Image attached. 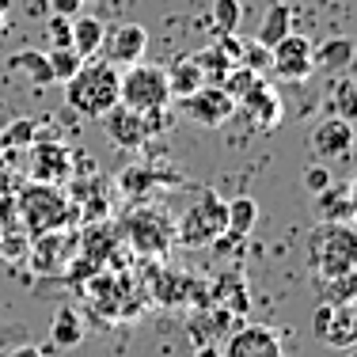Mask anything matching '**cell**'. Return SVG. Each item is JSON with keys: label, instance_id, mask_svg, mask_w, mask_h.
Listing matches in <instances>:
<instances>
[{"label": "cell", "instance_id": "cell-1", "mask_svg": "<svg viewBox=\"0 0 357 357\" xmlns=\"http://www.w3.org/2000/svg\"><path fill=\"white\" fill-rule=\"evenodd\" d=\"M118 80H122V69L110 61H84L76 69L73 80H65V103H69L76 114L84 118H103L110 107L118 103Z\"/></svg>", "mask_w": 357, "mask_h": 357}, {"label": "cell", "instance_id": "cell-2", "mask_svg": "<svg viewBox=\"0 0 357 357\" xmlns=\"http://www.w3.org/2000/svg\"><path fill=\"white\" fill-rule=\"evenodd\" d=\"M20 206V217H23V228L27 236H42V232H54V228H69L80 209L76 202L65 198L61 186H50V183H31L27 190L15 198Z\"/></svg>", "mask_w": 357, "mask_h": 357}, {"label": "cell", "instance_id": "cell-3", "mask_svg": "<svg viewBox=\"0 0 357 357\" xmlns=\"http://www.w3.org/2000/svg\"><path fill=\"white\" fill-rule=\"evenodd\" d=\"M312 270L319 278H338L357 270V232L350 225H323L312 232Z\"/></svg>", "mask_w": 357, "mask_h": 357}, {"label": "cell", "instance_id": "cell-4", "mask_svg": "<svg viewBox=\"0 0 357 357\" xmlns=\"http://www.w3.org/2000/svg\"><path fill=\"white\" fill-rule=\"evenodd\" d=\"M118 103L130 110H167L172 103V88H167V73L164 65H126L122 80H118Z\"/></svg>", "mask_w": 357, "mask_h": 357}, {"label": "cell", "instance_id": "cell-5", "mask_svg": "<svg viewBox=\"0 0 357 357\" xmlns=\"http://www.w3.org/2000/svg\"><path fill=\"white\" fill-rule=\"evenodd\" d=\"M126 240H130L141 255H164L175 243V225L164 209L141 206L126 217Z\"/></svg>", "mask_w": 357, "mask_h": 357}, {"label": "cell", "instance_id": "cell-6", "mask_svg": "<svg viewBox=\"0 0 357 357\" xmlns=\"http://www.w3.org/2000/svg\"><path fill=\"white\" fill-rule=\"evenodd\" d=\"M103 122H107V137L118 144V149H141L144 141L152 137V133H160V122H164V110H130V107H122V103H114L103 114Z\"/></svg>", "mask_w": 357, "mask_h": 357}, {"label": "cell", "instance_id": "cell-7", "mask_svg": "<svg viewBox=\"0 0 357 357\" xmlns=\"http://www.w3.org/2000/svg\"><path fill=\"white\" fill-rule=\"evenodd\" d=\"M220 232H228L225 202H220L213 190H206V186H202V206H194L190 213L183 217V225H178L175 236L183 243H213Z\"/></svg>", "mask_w": 357, "mask_h": 357}, {"label": "cell", "instance_id": "cell-8", "mask_svg": "<svg viewBox=\"0 0 357 357\" xmlns=\"http://www.w3.org/2000/svg\"><path fill=\"white\" fill-rule=\"evenodd\" d=\"M175 103L183 110V118H190V122H198V126H209V130H213V126H225L236 110V99L228 96L220 84H202L198 91L175 99Z\"/></svg>", "mask_w": 357, "mask_h": 357}, {"label": "cell", "instance_id": "cell-9", "mask_svg": "<svg viewBox=\"0 0 357 357\" xmlns=\"http://www.w3.org/2000/svg\"><path fill=\"white\" fill-rule=\"evenodd\" d=\"M144 50H149V31L141 23H118V27H107L99 54H103V61L126 69V65L144 61Z\"/></svg>", "mask_w": 357, "mask_h": 357}, {"label": "cell", "instance_id": "cell-10", "mask_svg": "<svg viewBox=\"0 0 357 357\" xmlns=\"http://www.w3.org/2000/svg\"><path fill=\"white\" fill-rule=\"evenodd\" d=\"M73 175V152L61 141H35L31 144V183L61 186Z\"/></svg>", "mask_w": 357, "mask_h": 357}, {"label": "cell", "instance_id": "cell-11", "mask_svg": "<svg viewBox=\"0 0 357 357\" xmlns=\"http://www.w3.org/2000/svg\"><path fill=\"white\" fill-rule=\"evenodd\" d=\"M308 141H312V152H316V160L331 164V160H346V156H350L357 133H354V126L346 122V118L331 114V118H323L316 130H312Z\"/></svg>", "mask_w": 357, "mask_h": 357}, {"label": "cell", "instance_id": "cell-12", "mask_svg": "<svg viewBox=\"0 0 357 357\" xmlns=\"http://www.w3.org/2000/svg\"><path fill=\"white\" fill-rule=\"evenodd\" d=\"M220 357H285V350L270 327H243L225 342Z\"/></svg>", "mask_w": 357, "mask_h": 357}, {"label": "cell", "instance_id": "cell-13", "mask_svg": "<svg viewBox=\"0 0 357 357\" xmlns=\"http://www.w3.org/2000/svg\"><path fill=\"white\" fill-rule=\"evenodd\" d=\"M240 103L248 107V114L259 122V130H274V126L282 122V99H278V91L270 88L262 76L240 96Z\"/></svg>", "mask_w": 357, "mask_h": 357}, {"label": "cell", "instance_id": "cell-14", "mask_svg": "<svg viewBox=\"0 0 357 357\" xmlns=\"http://www.w3.org/2000/svg\"><path fill=\"white\" fill-rule=\"evenodd\" d=\"M354 61H357V42L350 35H335L312 46V65L323 73H346Z\"/></svg>", "mask_w": 357, "mask_h": 357}, {"label": "cell", "instance_id": "cell-15", "mask_svg": "<svg viewBox=\"0 0 357 357\" xmlns=\"http://www.w3.org/2000/svg\"><path fill=\"white\" fill-rule=\"evenodd\" d=\"M167 73V88H172V99H183L190 96V91H198L202 84H206V73H202L198 57L186 54V57H175L172 65H164Z\"/></svg>", "mask_w": 357, "mask_h": 357}, {"label": "cell", "instance_id": "cell-16", "mask_svg": "<svg viewBox=\"0 0 357 357\" xmlns=\"http://www.w3.org/2000/svg\"><path fill=\"white\" fill-rule=\"evenodd\" d=\"M289 31H293V8H289V0H274V4L266 8V15H262L255 42H259V46H266V50H274L278 42L289 35Z\"/></svg>", "mask_w": 357, "mask_h": 357}, {"label": "cell", "instance_id": "cell-17", "mask_svg": "<svg viewBox=\"0 0 357 357\" xmlns=\"http://www.w3.org/2000/svg\"><path fill=\"white\" fill-rule=\"evenodd\" d=\"M160 183H183V175H175V172H152V167H144V164L126 167V172L118 175V186H122L126 194H133V198L156 190Z\"/></svg>", "mask_w": 357, "mask_h": 357}, {"label": "cell", "instance_id": "cell-18", "mask_svg": "<svg viewBox=\"0 0 357 357\" xmlns=\"http://www.w3.org/2000/svg\"><path fill=\"white\" fill-rule=\"evenodd\" d=\"M8 69L15 76H23V80L38 84V88H46V84H54V73H50V57L42 54V50H20V54L8 57Z\"/></svg>", "mask_w": 357, "mask_h": 357}, {"label": "cell", "instance_id": "cell-19", "mask_svg": "<svg viewBox=\"0 0 357 357\" xmlns=\"http://www.w3.org/2000/svg\"><path fill=\"white\" fill-rule=\"evenodd\" d=\"M50 342L54 350H76L84 342V323L76 316V308H57L50 319Z\"/></svg>", "mask_w": 357, "mask_h": 357}, {"label": "cell", "instance_id": "cell-20", "mask_svg": "<svg viewBox=\"0 0 357 357\" xmlns=\"http://www.w3.org/2000/svg\"><path fill=\"white\" fill-rule=\"evenodd\" d=\"M103 20H96V15H73V50L88 61V57L99 54V46H103Z\"/></svg>", "mask_w": 357, "mask_h": 357}, {"label": "cell", "instance_id": "cell-21", "mask_svg": "<svg viewBox=\"0 0 357 357\" xmlns=\"http://www.w3.org/2000/svg\"><path fill=\"white\" fill-rule=\"evenodd\" d=\"M225 220H228V232L248 236L251 228H255V220H259V202L248 198V194H240V198L225 202Z\"/></svg>", "mask_w": 357, "mask_h": 357}, {"label": "cell", "instance_id": "cell-22", "mask_svg": "<svg viewBox=\"0 0 357 357\" xmlns=\"http://www.w3.org/2000/svg\"><path fill=\"white\" fill-rule=\"evenodd\" d=\"M38 141V122L35 118H15L0 130V152H12V149H31Z\"/></svg>", "mask_w": 357, "mask_h": 357}, {"label": "cell", "instance_id": "cell-23", "mask_svg": "<svg viewBox=\"0 0 357 357\" xmlns=\"http://www.w3.org/2000/svg\"><path fill=\"white\" fill-rule=\"evenodd\" d=\"M213 27L220 35H236L240 31V20H243V0H213Z\"/></svg>", "mask_w": 357, "mask_h": 357}, {"label": "cell", "instance_id": "cell-24", "mask_svg": "<svg viewBox=\"0 0 357 357\" xmlns=\"http://www.w3.org/2000/svg\"><path fill=\"white\" fill-rule=\"evenodd\" d=\"M46 57H50V73H54V80H57V84L73 80V76H76V69H80V65H84V57L76 54L73 46H61V50H50Z\"/></svg>", "mask_w": 357, "mask_h": 357}, {"label": "cell", "instance_id": "cell-25", "mask_svg": "<svg viewBox=\"0 0 357 357\" xmlns=\"http://www.w3.org/2000/svg\"><path fill=\"white\" fill-rule=\"evenodd\" d=\"M323 285H327V304H350L357 296V270L350 274H338V278H323Z\"/></svg>", "mask_w": 357, "mask_h": 357}, {"label": "cell", "instance_id": "cell-26", "mask_svg": "<svg viewBox=\"0 0 357 357\" xmlns=\"http://www.w3.org/2000/svg\"><path fill=\"white\" fill-rule=\"evenodd\" d=\"M350 186H327L323 194H316L319 198V213L327 217V220H338L342 213H350Z\"/></svg>", "mask_w": 357, "mask_h": 357}, {"label": "cell", "instance_id": "cell-27", "mask_svg": "<svg viewBox=\"0 0 357 357\" xmlns=\"http://www.w3.org/2000/svg\"><path fill=\"white\" fill-rule=\"evenodd\" d=\"M331 103H335L338 118H346L350 126H357V80H342V84H338Z\"/></svg>", "mask_w": 357, "mask_h": 357}, {"label": "cell", "instance_id": "cell-28", "mask_svg": "<svg viewBox=\"0 0 357 357\" xmlns=\"http://www.w3.org/2000/svg\"><path fill=\"white\" fill-rule=\"evenodd\" d=\"M31 251V236L27 228L23 232H12V228H4V236H0V259L4 262H23Z\"/></svg>", "mask_w": 357, "mask_h": 357}, {"label": "cell", "instance_id": "cell-29", "mask_svg": "<svg viewBox=\"0 0 357 357\" xmlns=\"http://www.w3.org/2000/svg\"><path fill=\"white\" fill-rule=\"evenodd\" d=\"M198 57V65H202V73H206V84H220L225 80V73L232 69V61H228L225 54H220L217 46H209V50H202V54H194Z\"/></svg>", "mask_w": 357, "mask_h": 357}, {"label": "cell", "instance_id": "cell-30", "mask_svg": "<svg viewBox=\"0 0 357 357\" xmlns=\"http://www.w3.org/2000/svg\"><path fill=\"white\" fill-rule=\"evenodd\" d=\"M255 80H259V73H255V69H248V65H232V69L225 73V80H220V88H225L228 96H232L236 103H240V96L251 88Z\"/></svg>", "mask_w": 357, "mask_h": 357}, {"label": "cell", "instance_id": "cell-31", "mask_svg": "<svg viewBox=\"0 0 357 357\" xmlns=\"http://www.w3.org/2000/svg\"><path fill=\"white\" fill-rule=\"evenodd\" d=\"M282 80H293V84H301V80H308L312 73H316V65H312V57H289V61H274L270 65Z\"/></svg>", "mask_w": 357, "mask_h": 357}, {"label": "cell", "instance_id": "cell-32", "mask_svg": "<svg viewBox=\"0 0 357 357\" xmlns=\"http://www.w3.org/2000/svg\"><path fill=\"white\" fill-rule=\"evenodd\" d=\"M46 35H50V46H54V50L73 46V20H69V15H50V20H46Z\"/></svg>", "mask_w": 357, "mask_h": 357}, {"label": "cell", "instance_id": "cell-33", "mask_svg": "<svg viewBox=\"0 0 357 357\" xmlns=\"http://www.w3.org/2000/svg\"><path fill=\"white\" fill-rule=\"evenodd\" d=\"M270 50L266 46H259L255 38H248L243 42V54H240V65H248V69H255V73H262V69H270Z\"/></svg>", "mask_w": 357, "mask_h": 357}, {"label": "cell", "instance_id": "cell-34", "mask_svg": "<svg viewBox=\"0 0 357 357\" xmlns=\"http://www.w3.org/2000/svg\"><path fill=\"white\" fill-rule=\"evenodd\" d=\"M301 178H304V190H308V194H323L331 186V172H327V164H319V160L304 167Z\"/></svg>", "mask_w": 357, "mask_h": 357}, {"label": "cell", "instance_id": "cell-35", "mask_svg": "<svg viewBox=\"0 0 357 357\" xmlns=\"http://www.w3.org/2000/svg\"><path fill=\"white\" fill-rule=\"evenodd\" d=\"M15 220H20L15 190H12V194H0V228H15Z\"/></svg>", "mask_w": 357, "mask_h": 357}, {"label": "cell", "instance_id": "cell-36", "mask_svg": "<svg viewBox=\"0 0 357 357\" xmlns=\"http://www.w3.org/2000/svg\"><path fill=\"white\" fill-rule=\"evenodd\" d=\"M80 8H84V0H50V15H69L73 20Z\"/></svg>", "mask_w": 357, "mask_h": 357}, {"label": "cell", "instance_id": "cell-37", "mask_svg": "<svg viewBox=\"0 0 357 357\" xmlns=\"http://www.w3.org/2000/svg\"><path fill=\"white\" fill-rule=\"evenodd\" d=\"M0 194H12V164H8V152H0Z\"/></svg>", "mask_w": 357, "mask_h": 357}, {"label": "cell", "instance_id": "cell-38", "mask_svg": "<svg viewBox=\"0 0 357 357\" xmlns=\"http://www.w3.org/2000/svg\"><path fill=\"white\" fill-rule=\"evenodd\" d=\"M8 357H46V354H42L38 346H15V350L8 354Z\"/></svg>", "mask_w": 357, "mask_h": 357}, {"label": "cell", "instance_id": "cell-39", "mask_svg": "<svg viewBox=\"0 0 357 357\" xmlns=\"http://www.w3.org/2000/svg\"><path fill=\"white\" fill-rule=\"evenodd\" d=\"M8 8H12V4H8V0H0V35H4V27H8Z\"/></svg>", "mask_w": 357, "mask_h": 357}, {"label": "cell", "instance_id": "cell-40", "mask_svg": "<svg viewBox=\"0 0 357 357\" xmlns=\"http://www.w3.org/2000/svg\"><path fill=\"white\" fill-rule=\"evenodd\" d=\"M350 312H354V316H357V296H354V301H350Z\"/></svg>", "mask_w": 357, "mask_h": 357}, {"label": "cell", "instance_id": "cell-41", "mask_svg": "<svg viewBox=\"0 0 357 357\" xmlns=\"http://www.w3.org/2000/svg\"><path fill=\"white\" fill-rule=\"evenodd\" d=\"M346 357H357V350H350V354H346Z\"/></svg>", "mask_w": 357, "mask_h": 357}, {"label": "cell", "instance_id": "cell-42", "mask_svg": "<svg viewBox=\"0 0 357 357\" xmlns=\"http://www.w3.org/2000/svg\"><path fill=\"white\" fill-rule=\"evenodd\" d=\"M0 236H4V228H0Z\"/></svg>", "mask_w": 357, "mask_h": 357}]
</instances>
